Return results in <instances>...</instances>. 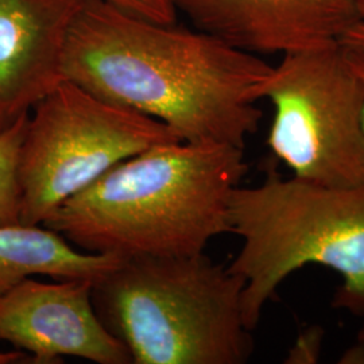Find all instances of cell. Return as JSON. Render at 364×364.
Returning <instances> with one entry per match:
<instances>
[{
    "label": "cell",
    "instance_id": "9a60e30c",
    "mask_svg": "<svg viewBox=\"0 0 364 364\" xmlns=\"http://www.w3.org/2000/svg\"><path fill=\"white\" fill-rule=\"evenodd\" d=\"M343 43H348V45H355V46H360L364 48V25L363 23H356L352 27L351 30L343 37L340 41Z\"/></svg>",
    "mask_w": 364,
    "mask_h": 364
},
{
    "label": "cell",
    "instance_id": "e0dca14e",
    "mask_svg": "<svg viewBox=\"0 0 364 364\" xmlns=\"http://www.w3.org/2000/svg\"><path fill=\"white\" fill-rule=\"evenodd\" d=\"M341 359V363H364V341L359 340V346L347 351Z\"/></svg>",
    "mask_w": 364,
    "mask_h": 364
},
{
    "label": "cell",
    "instance_id": "9c48e42d",
    "mask_svg": "<svg viewBox=\"0 0 364 364\" xmlns=\"http://www.w3.org/2000/svg\"><path fill=\"white\" fill-rule=\"evenodd\" d=\"M84 0H0V132L63 81L64 53Z\"/></svg>",
    "mask_w": 364,
    "mask_h": 364
},
{
    "label": "cell",
    "instance_id": "4fadbf2b",
    "mask_svg": "<svg viewBox=\"0 0 364 364\" xmlns=\"http://www.w3.org/2000/svg\"><path fill=\"white\" fill-rule=\"evenodd\" d=\"M323 332L320 328H311L299 336L296 346L287 356V363H314L320 355Z\"/></svg>",
    "mask_w": 364,
    "mask_h": 364
},
{
    "label": "cell",
    "instance_id": "3957f363",
    "mask_svg": "<svg viewBox=\"0 0 364 364\" xmlns=\"http://www.w3.org/2000/svg\"><path fill=\"white\" fill-rule=\"evenodd\" d=\"M243 287L204 252L134 257L93 282L92 302L134 364H243L254 352Z\"/></svg>",
    "mask_w": 364,
    "mask_h": 364
},
{
    "label": "cell",
    "instance_id": "2e32d148",
    "mask_svg": "<svg viewBox=\"0 0 364 364\" xmlns=\"http://www.w3.org/2000/svg\"><path fill=\"white\" fill-rule=\"evenodd\" d=\"M31 363L30 356L25 352L14 351L0 352V364Z\"/></svg>",
    "mask_w": 364,
    "mask_h": 364
},
{
    "label": "cell",
    "instance_id": "52a82bcc",
    "mask_svg": "<svg viewBox=\"0 0 364 364\" xmlns=\"http://www.w3.org/2000/svg\"><path fill=\"white\" fill-rule=\"evenodd\" d=\"M92 279L26 278L0 297V341L34 364L73 356L97 364H131L130 352L100 321Z\"/></svg>",
    "mask_w": 364,
    "mask_h": 364
},
{
    "label": "cell",
    "instance_id": "5b68a950",
    "mask_svg": "<svg viewBox=\"0 0 364 364\" xmlns=\"http://www.w3.org/2000/svg\"><path fill=\"white\" fill-rule=\"evenodd\" d=\"M182 142L166 124L63 81L33 108L18 156L21 223L43 225L119 162Z\"/></svg>",
    "mask_w": 364,
    "mask_h": 364
},
{
    "label": "cell",
    "instance_id": "7c38bea8",
    "mask_svg": "<svg viewBox=\"0 0 364 364\" xmlns=\"http://www.w3.org/2000/svg\"><path fill=\"white\" fill-rule=\"evenodd\" d=\"M124 13L153 21L156 23L173 25L177 21L176 0H99Z\"/></svg>",
    "mask_w": 364,
    "mask_h": 364
},
{
    "label": "cell",
    "instance_id": "30bf717a",
    "mask_svg": "<svg viewBox=\"0 0 364 364\" xmlns=\"http://www.w3.org/2000/svg\"><path fill=\"white\" fill-rule=\"evenodd\" d=\"M124 258L78 251L45 225L0 224V297L34 275L96 281Z\"/></svg>",
    "mask_w": 364,
    "mask_h": 364
},
{
    "label": "cell",
    "instance_id": "ac0fdd59",
    "mask_svg": "<svg viewBox=\"0 0 364 364\" xmlns=\"http://www.w3.org/2000/svg\"><path fill=\"white\" fill-rule=\"evenodd\" d=\"M352 3H353V7L358 14L359 22L364 25V0H352Z\"/></svg>",
    "mask_w": 364,
    "mask_h": 364
},
{
    "label": "cell",
    "instance_id": "8992f818",
    "mask_svg": "<svg viewBox=\"0 0 364 364\" xmlns=\"http://www.w3.org/2000/svg\"><path fill=\"white\" fill-rule=\"evenodd\" d=\"M274 117L266 144L304 181L364 185V80L344 43L284 54L252 90Z\"/></svg>",
    "mask_w": 364,
    "mask_h": 364
},
{
    "label": "cell",
    "instance_id": "7a4b0ae2",
    "mask_svg": "<svg viewBox=\"0 0 364 364\" xmlns=\"http://www.w3.org/2000/svg\"><path fill=\"white\" fill-rule=\"evenodd\" d=\"M245 149L171 142L119 162L43 223L95 254L180 257L228 234L230 196L247 174Z\"/></svg>",
    "mask_w": 364,
    "mask_h": 364
},
{
    "label": "cell",
    "instance_id": "d6986e66",
    "mask_svg": "<svg viewBox=\"0 0 364 364\" xmlns=\"http://www.w3.org/2000/svg\"><path fill=\"white\" fill-rule=\"evenodd\" d=\"M359 340H360V341H364V326L363 328H362V331L359 332Z\"/></svg>",
    "mask_w": 364,
    "mask_h": 364
},
{
    "label": "cell",
    "instance_id": "277c9868",
    "mask_svg": "<svg viewBox=\"0 0 364 364\" xmlns=\"http://www.w3.org/2000/svg\"><path fill=\"white\" fill-rule=\"evenodd\" d=\"M228 234L242 247L228 264L243 278L242 314L251 332L289 275L321 264L341 277L332 306L364 317V185L324 186L284 178L274 166L257 186H236Z\"/></svg>",
    "mask_w": 364,
    "mask_h": 364
},
{
    "label": "cell",
    "instance_id": "8fae6325",
    "mask_svg": "<svg viewBox=\"0 0 364 364\" xmlns=\"http://www.w3.org/2000/svg\"><path fill=\"white\" fill-rule=\"evenodd\" d=\"M28 115L18 119L0 132V224L21 223V196L16 170Z\"/></svg>",
    "mask_w": 364,
    "mask_h": 364
},
{
    "label": "cell",
    "instance_id": "5bb4252c",
    "mask_svg": "<svg viewBox=\"0 0 364 364\" xmlns=\"http://www.w3.org/2000/svg\"><path fill=\"white\" fill-rule=\"evenodd\" d=\"M341 43H343V42H341ZM344 46H346V49H347V54H348V57H350V61H351L352 65L355 66V69L358 70V73L360 75V77L364 80V48L355 46V45H348V43H344Z\"/></svg>",
    "mask_w": 364,
    "mask_h": 364
},
{
    "label": "cell",
    "instance_id": "ba28073f",
    "mask_svg": "<svg viewBox=\"0 0 364 364\" xmlns=\"http://www.w3.org/2000/svg\"><path fill=\"white\" fill-rule=\"evenodd\" d=\"M197 30L245 52H304L338 43L359 18L352 0H176Z\"/></svg>",
    "mask_w": 364,
    "mask_h": 364
},
{
    "label": "cell",
    "instance_id": "6da1fadb",
    "mask_svg": "<svg viewBox=\"0 0 364 364\" xmlns=\"http://www.w3.org/2000/svg\"><path fill=\"white\" fill-rule=\"evenodd\" d=\"M272 68L205 31L84 0L63 73L108 103L162 122L182 142L245 149L263 117L252 90Z\"/></svg>",
    "mask_w": 364,
    "mask_h": 364
}]
</instances>
